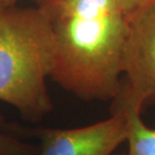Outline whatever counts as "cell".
I'll return each instance as SVG.
<instances>
[{
  "label": "cell",
  "instance_id": "obj_2",
  "mask_svg": "<svg viewBox=\"0 0 155 155\" xmlns=\"http://www.w3.org/2000/svg\"><path fill=\"white\" fill-rule=\"evenodd\" d=\"M54 61V39L35 7L0 8V101L36 122L52 110L46 79Z\"/></svg>",
  "mask_w": 155,
  "mask_h": 155
},
{
  "label": "cell",
  "instance_id": "obj_9",
  "mask_svg": "<svg viewBox=\"0 0 155 155\" xmlns=\"http://www.w3.org/2000/svg\"><path fill=\"white\" fill-rule=\"evenodd\" d=\"M119 155H125V154H119Z\"/></svg>",
  "mask_w": 155,
  "mask_h": 155
},
{
  "label": "cell",
  "instance_id": "obj_5",
  "mask_svg": "<svg viewBox=\"0 0 155 155\" xmlns=\"http://www.w3.org/2000/svg\"><path fill=\"white\" fill-rule=\"evenodd\" d=\"M120 113L125 114L128 122L127 155H155V129L145 125L140 112L128 111Z\"/></svg>",
  "mask_w": 155,
  "mask_h": 155
},
{
  "label": "cell",
  "instance_id": "obj_8",
  "mask_svg": "<svg viewBox=\"0 0 155 155\" xmlns=\"http://www.w3.org/2000/svg\"><path fill=\"white\" fill-rule=\"evenodd\" d=\"M17 0H0V7H9V6L15 5Z\"/></svg>",
  "mask_w": 155,
  "mask_h": 155
},
{
  "label": "cell",
  "instance_id": "obj_3",
  "mask_svg": "<svg viewBox=\"0 0 155 155\" xmlns=\"http://www.w3.org/2000/svg\"><path fill=\"white\" fill-rule=\"evenodd\" d=\"M120 88L111 113L140 112L155 100V0L127 15Z\"/></svg>",
  "mask_w": 155,
  "mask_h": 155
},
{
  "label": "cell",
  "instance_id": "obj_1",
  "mask_svg": "<svg viewBox=\"0 0 155 155\" xmlns=\"http://www.w3.org/2000/svg\"><path fill=\"white\" fill-rule=\"evenodd\" d=\"M54 39L49 78L86 101L117 95L127 14L118 0H33Z\"/></svg>",
  "mask_w": 155,
  "mask_h": 155
},
{
  "label": "cell",
  "instance_id": "obj_6",
  "mask_svg": "<svg viewBox=\"0 0 155 155\" xmlns=\"http://www.w3.org/2000/svg\"><path fill=\"white\" fill-rule=\"evenodd\" d=\"M39 146L0 131V155H38Z\"/></svg>",
  "mask_w": 155,
  "mask_h": 155
},
{
  "label": "cell",
  "instance_id": "obj_10",
  "mask_svg": "<svg viewBox=\"0 0 155 155\" xmlns=\"http://www.w3.org/2000/svg\"><path fill=\"white\" fill-rule=\"evenodd\" d=\"M0 8H1V7H0Z\"/></svg>",
  "mask_w": 155,
  "mask_h": 155
},
{
  "label": "cell",
  "instance_id": "obj_7",
  "mask_svg": "<svg viewBox=\"0 0 155 155\" xmlns=\"http://www.w3.org/2000/svg\"><path fill=\"white\" fill-rule=\"evenodd\" d=\"M120 2L121 6H122L123 10L125 11L127 15L131 14L138 9L142 8L143 6L147 5L153 0H118Z\"/></svg>",
  "mask_w": 155,
  "mask_h": 155
},
{
  "label": "cell",
  "instance_id": "obj_4",
  "mask_svg": "<svg viewBox=\"0 0 155 155\" xmlns=\"http://www.w3.org/2000/svg\"><path fill=\"white\" fill-rule=\"evenodd\" d=\"M38 155H112L128 137L125 114L111 113L106 120L72 129L38 128Z\"/></svg>",
  "mask_w": 155,
  "mask_h": 155
}]
</instances>
